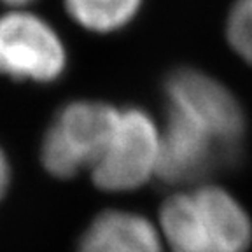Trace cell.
<instances>
[{"label": "cell", "instance_id": "obj_1", "mask_svg": "<svg viewBox=\"0 0 252 252\" xmlns=\"http://www.w3.org/2000/svg\"><path fill=\"white\" fill-rule=\"evenodd\" d=\"M119 112L109 103L77 100L63 107L47 128L40 159L47 172L70 179L100 159L114 135Z\"/></svg>", "mask_w": 252, "mask_h": 252}, {"label": "cell", "instance_id": "obj_12", "mask_svg": "<svg viewBox=\"0 0 252 252\" xmlns=\"http://www.w3.org/2000/svg\"><path fill=\"white\" fill-rule=\"evenodd\" d=\"M9 4H25V2H30V0H5Z\"/></svg>", "mask_w": 252, "mask_h": 252}, {"label": "cell", "instance_id": "obj_6", "mask_svg": "<svg viewBox=\"0 0 252 252\" xmlns=\"http://www.w3.org/2000/svg\"><path fill=\"white\" fill-rule=\"evenodd\" d=\"M191 194L216 251L247 252L252 244V220L238 200L217 186H201Z\"/></svg>", "mask_w": 252, "mask_h": 252}, {"label": "cell", "instance_id": "obj_11", "mask_svg": "<svg viewBox=\"0 0 252 252\" xmlns=\"http://www.w3.org/2000/svg\"><path fill=\"white\" fill-rule=\"evenodd\" d=\"M9 182H11V166H9L4 151L0 149V198L4 196L5 191H7Z\"/></svg>", "mask_w": 252, "mask_h": 252}, {"label": "cell", "instance_id": "obj_3", "mask_svg": "<svg viewBox=\"0 0 252 252\" xmlns=\"http://www.w3.org/2000/svg\"><path fill=\"white\" fill-rule=\"evenodd\" d=\"M161 133L142 109L119 112L105 153L91 168L93 182L105 191H130L158 173Z\"/></svg>", "mask_w": 252, "mask_h": 252}, {"label": "cell", "instance_id": "obj_8", "mask_svg": "<svg viewBox=\"0 0 252 252\" xmlns=\"http://www.w3.org/2000/svg\"><path fill=\"white\" fill-rule=\"evenodd\" d=\"M161 228L173 252H217L191 193L173 194L163 203Z\"/></svg>", "mask_w": 252, "mask_h": 252}, {"label": "cell", "instance_id": "obj_2", "mask_svg": "<svg viewBox=\"0 0 252 252\" xmlns=\"http://www.w3.org/2000/svg\"><path fill=\"white\" fill-rule=\"evenodd\" d=\"M166 110L200 128L236 158L245 133V118L235 94L196 68H177L165 81Z\"/></svg>", "mask_w": 252, "mask_h": 252}, {"label": "cell", "instance_id": "obj_7", "mask_svg": "<svg viewBox=\"0 0 252 252\" xmlns=\"http://www.w3.org/2000/svg\"><path fill=\"white\" fill-rule=\"evenodd\" d=\"M77 252H159V236L146 217L105 210L91 220Z\"/></svg>", "mask_w": 252, "mask_h": 252}, {"label": "cell", "instance_id": "obj_5", "mask_svg": "<svg viewBox=\"0 0 252 252\" xmlns=\"http://www.w3.org/2000/svg\"><path fill=\"white\" fill-rule=\"evenodd\" d=\"M166 112L158 163V175L163 181L172 184L196 181L235 159L210 135L175 112Z\"/></svg>", "mask_w": 252, "mask_h": 252}, {"label": "cell", "instance_id": "obj_9", "mask_svg": "<svg viewBox=\"0 0 252 252\" xmlns=\"http://www.w3.org/2000/svg\"><path fill=\"white\" fill-rule=\"evenodd\" d=\"M140 4L142 0H65V9L83 28L107 33L130 23Z\"/></svg>", "mask_w": 252, "mask_h": 252}, {"label": "cell", "instance_id": "obj_10", "mask_svg": "<svg viewBox=\"0 0 252 252\" xmlns=\"http://www.w3.org/2000/svg\"><path fill=\"white\" fill-rule=\"evenodd\" d=\"M226 35L238 56L252 63V0H236L228 16Z\"/></svg>", "mask_w": 252, "mask_h": 252}, {"label": "cell", "instance_id": "obj_4", "mask_svg": "<svg viewBox=\"0 0 252 252\" xmlns=\"http://www.w3.org/2000/svg\"><path fill=\"white\" fill-rule=\"evenodd\" d=\"M65 67L63 42L46 21L30 12L0 16V74L20 81L53 83Z\"/></svg>", "mask_w": 252, "mask_h": 252}]
</instances>
